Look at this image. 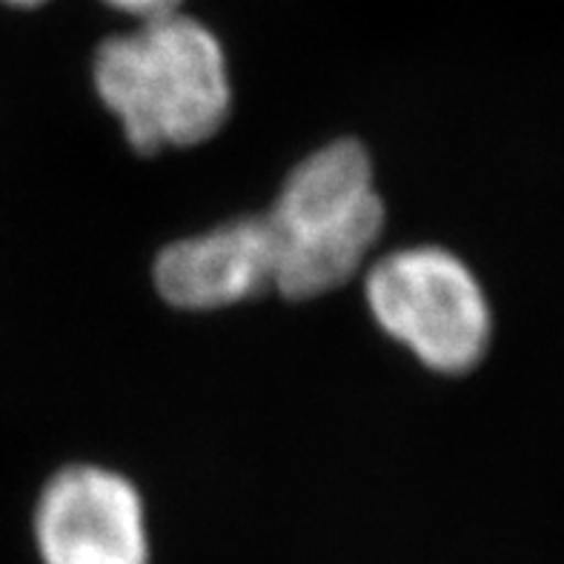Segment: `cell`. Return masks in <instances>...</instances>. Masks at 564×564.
Wrapping results in <instances>:
<instances>
[{"instance_id": "6", "label": "cell", "mask_w": 564, "mask_h": 564, "mask_svg": "<svg viewBox=\"0 0 564 564\" xmlns=\"http://www.w3.org/2000/svg\"><path fill=\"white\" fill-rule=\"evenodd\" d=\"M109 7L121 9L127 14H135L141 21L147 18H158V14H170L178 12L181 0H107Z\"/></svg>"}, {"instance_id": "1", "label": "cell", "mask_w": 564, "mask_h": 564, "mask_svg": "<svg viewBox=\"0 0 564 564\" xmlns=\"http://www.w3.org/2000/svg\"><path fill=\"white\" fill-rule=\"evenodd\" d=\"M95 89L141 155L184 150L221 132L232 80L218 37L181 12L147 18L100 43Z\"/></svg>"}, {"instance_id": "4", "label": "cell", "mask_w": 564, "mask_h": 564, "mask_svg": "<svg viewBox=\"0 0 564 564\" xmlns=\"http://www.w3.org/2000/svg\"><path fill=\"white\" fill-rule=\"evenodd\" d=\"M35 547L43 564H150L141 490L100 465L57 470L37 496Z\"/></svg>"}, {"instance_id": "7", "label": "cell", "mask_w": 564, "mask_h": 564, "mask_svg": "<svg viewBox=\"0 0 564 564\" xmlns=\"http://www.w3.org/2000/svg\"><path fill=\"white\" fill-rule=\"evenodd\" d=\"M3 3H12V7H37L43 0H3Z\"/></svg>"}, {"instance_id": "5", "label": "cell", "mask_w": 564, "mask_h": 564, "mask_svg": "<svg viewBox=\"0 0 564 564\" xmlns=\"http://www.w3.org/2000/svg\"><path fill=\"white\" fill-rule=\"evenodd\" d=\"M158 295L175 310L204 313L275 290V256L264 215H241L166 243L152 264Z\"/></svg>"}, {"instance_id": "3", "label": "cell", "mask_w": 564, "mask_h": 564, "mask_svg": "<svg viewBox=\"0 0 564 564\" xmlns=\"http://www.w3.org/2000/svg\"><path fill=\"white\" fill-rule=\"evenodd\" d=\"M370 315L427 370L462 376L490 344V304L479 279L444 247H401L365 272Z\"/></svg>"}, {"instance_id": "2", "label": "cell", "mask_w": 564, "mask_h": 564, "mask_svg": "<svg viewBox=\"0 0 564 564\" xmlns=\"http://www.w3.org/2000/svg\"><path fill=\"white\" fill-rule=\"evenodd\" d=\"M264 221L275 293L307 301L344 286L365 270L387 221L370 152L352 138H338L301 158Z\"/></svg>"}]
</instances>
